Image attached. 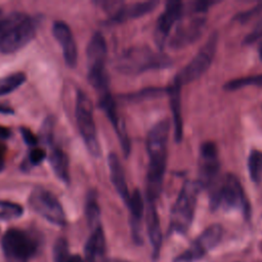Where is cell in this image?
<instances>
[{"instance_id": "6da1fadb", "label": "cell", "mask_w": 262, "mask_h": 262, "mask_svg": "<svg viewBox=\"0 0 262 262\" xmlns=\"http://www.w3.org/2000/svg\"><path fill=\"white\" fill-rule=\"evenodd\" d=\"M170 121L164 119L156 123L149 130L146 138L148 154V169L146 175V196L154 202L161 193L168 156V137Z\"/></svg>"}, {"instance_id": "7a4b0ae2", "label": "cell", "mask_w": 262, "mask_h": 262, "mask_svg": "<svg viewBox=\"0 0 262 262\" xmlns=\"http://www.w3.org/2000/svg\"><path fill=\"white\" fill-rule=\"evenodd\" d=\"M172 60L162 52L151 50L146 46L133 47L126 50L117 62V69L124 74H139L147 70L170 67Z\"/></svg>"}, {"instance_id": "3957f363", "label": "cell", "mask_w": 262, "mask_h": 262, "mask_svg": "<svg viewBox=\"0 0 262 262\" xmlns=\"http://www.w3.org/2000/svg\"><path fill=\"white\" fill-rule=\"evenodd\" d=\"M106 51L104 37L98 32L94 33L86 49L88 67L87 78L99 95L108 92V77L105 71Z\"/></svg>"}, {"instance_id": "277c9868", "label": "cell", "mask_w": 262, "mask_h": 262, "mask_svg": "<svg viewBox=\"0 0 262 262\" xmlns=\"http://www.w3.org/2000/svg\"><path fill=\"white\" fill-rule=\"evenodd\" d=\"M198 181H185L171 212V228L178 233H185L193 219L198 194L201 190Z\"/></svg>"}, {"instance_id": "5b68a950", "label": "cell", "mask_w": 262, "mask_h": 262, "mask_svg": "<svg viewBox=\"0 0 262 262\" xmlns=\"http://www.w3.org/2000/svg\"><path fill=\"white\" fill-rule=\"evenodd\" d=\"M75 114L77 126L85 145L92 156L98 157L100 147L93 118V106L91 100L83 91H78L77 93Z\"/></svg>"}, {"instance_id": "8992f818", "label": "cell", "mask_w": 262, "mask_h": 262, "mask_svg": "<svg viewBox=\"0 0 262 262\" xmlns=\"http://www.w3.org/2000/svg\"><path fill=\"white\" fill-rule=\"evenodd\" d=\"M210 205L212 209L220 206L230 209H239L247 213L249 206L239 180L233 174H226L217 188H212L210 194Z\"/></svg>"}, {"instance_id": "52a82bcc", "label": "cell", "mask_w": 262, "mask_h": 262, "mask_svg": "<svg viewBox=\"0 0 262 262\" xmlns=\"http://www.w3.org/2000/svg\"><path fill=\"white\" fill-rule=\"evenodd\" d=\"M217 41V34H212L207 42L199 50V52L194 55V57L177 74L174 83L182 86L199 79L209 69L214 58Z\"/></svg>"}, {"instance_id": "ba28073f", "label": "cell", "mask_w": 262, "mask_h": 262, "mask_svg": "<svg viewBox=\"0 0 262 262\" xmlns=\"http://www.w3.org/2000/svg\"><path fill=\"white\" fill-rule=\"evenodd\" d=\"M29 202L34 211L47 221L58 226L66 224V215L62 206L57 198L49 190L42 187L33 189Z\"/></svg>"}, {"instance_id": "9c48e42d", "label": "cell", "mask_w": 262, "mask_h": 262, "mask_svg": "<svg viewBox=\"0 0 262 262\" xmlns=\"http://www.w3.org/2000/svg\"><path fill=\"white\" fill-rule=\"evenodd\" d=\"M2 248L7 257L26 260L36 253L37 243L28 232L11 228L2 237Z\"/></svg>"}, {"instance_id": "30bf717a", "label": "cell", "mask_w": 262, "mask_h": 262, "mask_svg": "<svg viewBox=\"0 0 262 262\" xmlns=\"http://www.w3.org/2000/svg\"><path fill=\"white\" fill-rule=\"evenodd\" d=\"M222 234L223 229L221 225L213 224L209 226L183 253L175 258V262H193L203 258L210 250L218 245Z\"/></svg>"}, {"instance_id": "8fae6325", "label": "cell", "mask_w": 262, "mask_h": 262, "mask_svg": "<svg viewBox=\"0 0 262 262\" xmlns=\"http://www.w3.org/2000/svg\"><path fill=\"white\" fill-rule=\"evenodd\" d=\"M35 36L34 21L27 15L0 38V52L13 53L25 47Z\"/></svg>"}, {"instance_id": "7c38bea8", "label": "cell", "mask_w": 262, "mask_h": 262, "mask_svg": "<svg viewBox=\"0 0 262 262\" xmlns=\"http://www.w3.org/2000/svg\"><path fill=\"white\" fill-rule=\"evenodd\" d=\"M219 172V159L217 146L212 141H207L200 148V180L201 187H212Z\"/></svg>"}, {"instance_id": "4fadbf2b", "label": "cell", "mask_w": 262, "mask_h": 262, "mask_svg": "<svg viewBox=\"0 0 262 262\" xmlns=\"http://www.w3.org/2000/svg\"><path fill=\"white\" fill-rule=\"evenodd\" d=\"M182 2L180 1H169L163 13L160 15L156 29H155V40L159 48H163L170 31L173 26L177 23L182 14Z\"/></svg>"}, {"instance_id": "5bb4252c", "label": "cell", "mask_w": 262, "mask_h": 262, "mask_svg": "<svg viewBox=\"0 0 262 262\" xmlns=\"http://www.w3.org/2000/svg\"><path fill=\"white\" fill-rule=\"evenodd\" d=\"M52 34L61 47L66 63L75 68L78 59L77 45L69 25L62 20H56L52 25Z\"/></svg>"}, {"instance_id": "9a60e30c", "label": "cell", "mask_w": 262, "mask_h": 262, "mask_svg": "<svg viewBox=\"0 0 262 262\" xmlns=\"http://www.w3.org/2000/svg\"><path fill=\"white\" fill-rule=\"evenodd\" d=\"M205 16L201 15L179 25L170 40V47L180 49L194 42L201 36L205 27Z\"/></svg>"}, {"instance_id": "2e32d148", "label": "cell", "mask_w": 262, "mask_h": 262, "mask_svg": "<svg viewBox=\"0 0 262 262\" xmlns=\"http://www.w3.org/2000/svg\"><path fill=\"white\" fill-rule=\"evenodd\" d=\"M158 1H146V2H136L131 4H122L120 8L111 16L112 20L115 23H123L129 19L140 17L157 6Z\"/></svg>"}, {"instance_id": "e0dca14e", "label": "cell", "mask_w": 262, "mask_h": 262, "mask_svg": "<svg viewBox=\"0 0 262 262\" xmlns=\"http://www.w3.org/2000/svg\"><path fill=\"white\" fill-rule=\"evenodd\" d=\"M107 163H108V168H110L111 180H112L116 190L118 191V193L121 195V198L127 205L130 200L131 194L129 193V190H128L125 172L120 163V160L116 154L112 152L108 155Z\"/></svg>"}, {"instance_id": "ac0fdd59", "label": "cell", "mask_w": 262, "mask_h": 262, "mask_svg": "<svg viewBox=\"0 0 262 262\" xmlns=\"http://www.w3.org/2000/svg\"><path fill=\"white\" fill-rule=\"evenodd\" d=\"M145 220H146L147 234L150 241V245L152 247V253H154V256L157 257L162 246V231H161L159 216L152 202H148V206L145 214Z\"/></svg>"}, {"instance_id": "d6986e66", "label": "cell", "mask_w": 262, "mask_h": 262, "mask_svg": "<svg viewBox=\"0 0 262 262\" xmlns=\"http://www.w3.org/2000/svg\"><path fill=\"white\" fill-rule=\"evenodd\" d=\"M130 213H131V220H132V231L134 235L135 242L140 241V221L143 215V200L141 196V193L138 189H135L131 195L130 200L127 204Z\"/></svg>"}, {"instance_id": "ffe728a7", "label": "cell", "mask_w": 262, "mask_h": 262, "mask_svg": "<svg viewBox=\"0 0 262 262\" xmlns=\"http://www.w3.org/2000/svg\"><path fill=\"white\" fill-rule=\"evenodd\" d=\"M180 88L181 86L173 83L168 88V94L170 97L171 110L173 113L174 120V137L176 141H180L182 138V118L180 107Z\"/></svg>"}, {"instance_id": "44dd1931", "label": "cell", "mask_w": 262, "mask_h": 262, "mask_svg": "<svg viewBox=\"0 0 262 262\" xmlns=\"http://www.w3.org/2000/svg\"><path fill=\"white\" fill-rule=\"evenodd\" d=\"M49 162L51 168L62 182H70V170H69V158L67 154L59 147H51L49 154Z\"/></svg>"}, {"instance_id": "7402d4cb", "label": "cell", "mask_w": 262, "mask_h": 262, "mask_svg": "<svg viewBox=\"0 0 262 262\" xmlns=\"http://www.w3.org/2000/svg\"><path fill=\"white\" fill-rule=\"evenodd\" d=\"M105 250V238L101 226H97L92 229L86 246H85V255L88 262H94L97 257L102 255Z\"/></svg>"}, {"instance_id": "603a6c76", "label": "cell", "mask_w": 262, "mask_h": 262, "mask_svg": "<svg viewBox=\"0 0 262 262\" xmlns=\"http://www.w3.org/2000/svg\"><path fill=\"white\" fill-rule=\"evenodd\" d=\"M26 74L21 72L13 73L0 78V96L9 94L19 88L26 82Z\"/></svg>"}, {"instance_id": "cb8c5ba5", "label": "cell", "mask_w": 262, "mask_h": 262, "mask_svg": "<svg viewBox=\"0 0 262 262\" xmlns=\"http://www.w3.org/2000/svg\"><path fill=\"white\" fill-rule=\"evenodd\" d=\"M85 214L89 225L92 228L99 226V217H100V210L97 203L96 192L94 190H90L86 198L85 204Z\"/></svg>"}, {"instance_id": "d4e9b609", "label": "cell", "mask_w": 262, "mask_h": 262, "mask_svg": "<svg viewBox=\"0 0 262 262\" xmlns=\"http://www.w3.org/2000/svg\"><path fill=\"white\" fill-rule=\"evenodd\" d=\"M248 168L251 179L254 182L262 181V151L252 149L248 159Z\"/></svg>"}, {"instance_id": "484cf974", "label": "cell", "mask_w": 262, "mask_h": 262, "mask_svg": "<svg viewBox=\"0 0 262 262\" xmlns=\"http://www.w3.org/2000/svg\"><path fill=\"white\" fill-rule=\"evenodd\" d=\"M23 207L16 203L0 200V220H11L23 215Z\"/></svg>"}, {"instance_id": "4316f807", "label": "cell", "mask_w": 262, "mask_h": 262, "mask_svg": "<svg viewBox=\"0 0 262 262\" xmlns=\"http://www.w3.org/2000/svg\"><path fill=\"white\" fill-rule=\"evenodd\" d=\"M249 85L262 86V74L231 80L224 85V89H226L227 91H233V90H237L239 88H243V87H246Z\"/></svg>"}, {"instance_id": "83f0119b", "label": "cell", "mask_w": 262, "mask_h": 262, "mask_svg": "<svg viewBox=\"0 0 262 262\" xmlns=\"http://www.w3.org/2000/svg\"><path fill=\"white\" fill-rule=\"evenodd\" d=\"M45 158H46L45 149L41 147H33L29 152L27 160L23 164V167L25 170H29L32 167L41 164Z\"/></svg>"}, {"instance_id": "f1b7e54d", "label": "cell", "mask_w": 262, "mask_h": 262, "mask_svg": "<svg viewBox=\"0 0 262 262\" xmlns=\"http://www.w3.org/2000/svg\"><path fill=\"white\" fill-rule=\"evenodd\" d=\"M69 247L68 243L64 238H58L55 242L54 248H53V256L55 262H66L68 258L70 257Z\"/></svg>"}, {"instance_id": "f546056e", "label": "cell", "mask_w": 262, "mask_h": 262, "mask_svg": "<svg viewBox=\"0 0 262 262\" xmlns=\"http://www.w3.org/2000/svg\"><path fill=\"white\" fill-rule=\"evenodd\" d=\"M53 130H54V119L48 117L41 127V139L48 145H52L53 141Z\"/></svg>"}, {"instance_id": "4dcf8cb0", "label": "cell", "mask_w": 262, "mask_h": 262, "mask_svg": "<svg viewBox=\"0 0 262 262\" xmlns=\"http://www.w3.org/2000/svg\"><path fill=\"white\" fill-rule=\"evenodd\" d=\"M20 134L23 136L24 141L30 145V146H35L38 143V137L28 128L21 127L20 128Z\"/></svg>"}, {"instance_id": "1f68e13d", "label": "cell", "mask_w": 262, "mask_h": 262, "mask_svg": "<svg viewBox=\"0 0 262 262\" xmlns=\"http://www.w3.org/2000/svg\"><path fill=\"white\" fill-rule=\"evenodd\" d=\"M262 37V19L256 25L253 31L246 37V43H253Z\"/></svg>"}, {"instance_id": "d6a6232c", "label": "cell", "mask_w": 262, "mask_h": 262, "mask_svg": "<svg viewBox=\"0 0 262 262\" xmlns=\"http://www.w3.org/2000/svg\"><path fill=\"white\" fill-rule=\"evenodd\" d=\"M261 11H262V4H260L259 6L254 7V9H252V10H249V11H246V12H243V13L238 14V15L236 16V18L239 19L241 21H246V20H248V19L251 18V15H252L253 12L259 13V12H261Z\"/></svg>"}, {"instance_id": "836d02e7", "label": "cell", "mask_w": 262, "mask_h": 262, "mask_svg": "<svg viewBox=\"0 0 262 262\" xmlns=\"http://www.w3.org/2000/svg\"><path fill=\"white\" fill-rule=\"evenodd\" d=\"M9 136H10V130L3 126H0V140L7 139Z\"/></svg>"}, {"instance_id": "e575fe53", "label": "cell", "mask_w": 262, "mask_h": 262, "mask_svg": "<svg viewBox=\"0 0 262 262\" xmlns=\"http://www.w3.org/2000/svg\"><path fill=\"white\" fill-rule=\"evenodd\" d=\"M66 262H88V261L79 255H70V257Z\"/></svg>"}, {"instance_id": "d590c367", "label": "cell", "mask_w": 262, "mask_h": 262, "mask_svg": "<svg viewBox=\"0 0 262 262\" xmlns=\"http://www.w3.org/2000/svg\"><path fill=\"white\" fill-rule=\"evenodd\" d=\"M0 113L3 114V115H12L14 113V111L12 108H10L9 106H5V105L0 104Z\"/></svg>"}, {"instance_id": "8d00e7d4", "label": "cell", "mask_w": 262, "mask_h": 262, "mask_svg": "<svg viewBox=\"0 0 262 262\" xmlns=\"http://www.w3.org/2000/svg\"><path fill=\"white\" fill-rule=\"evenodd\" d=\"M5 163V160H4V151L2 148H0V172L3 170L4 168V164Z\"/></svg>"}, {"instance_id": "74e56055", "label": "cell", "mask_w": 262, "mask_h": 262, "mask_svg": "<svg viewBox=\"0 0 262 262\" xmlns=\"http://www.w3.org/2000/svg\"><path fill=\"white\" fill-rule=\"evenodd\" d=\"M259 56H260V58L262 59V41H261L260 44H259Z\"/></svg>"}, {"instance_id": "f35d334b", "label": "cell", "mask_w": 262, "mask_h": 262, "mask_svg": "<svg viewBox=\"0 0 262 262\" xmlns=\"http://www.w3.org/2000/svg\"><path fill=\"white\" fill-rule=\"evenodd\" d=\"M112 262H130V261H126V260H119V259H117V260H114V261H112Z\"/></svg>"}]
</instances>
